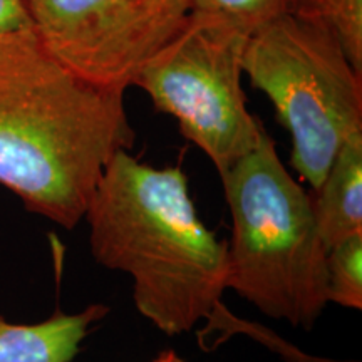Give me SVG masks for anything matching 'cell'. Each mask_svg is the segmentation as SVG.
I'll list each match as a JSON object with an SVG mask.
<instances>
[{"instance_id": "obj_1", "label": "cell", "mask_w": 362, "mask_h": 362, "mask_svg": "<svg viewBox=\"0 0 362 362\" xmlns=\"http://www.w3.org/2000/svg\"><path fill=\"white\" fill-rule=\"evenodd\" d=\"M134 139L124 93L67 69L33 27L0 34V185L27 211L74 230L107 161Z\"/></svg>"}, {"instance_id": "obj_2", "label": "cell", "mask_w": 362, "mask_h": 362, "mask_svg": "<svg viewBox=\"0 0 362 362\" xmlns=\"http://www.w3.org/2000/svg\"><path fill=\"white\" fill-rule=\"evenodd\" d=\"M84 220L94 260L131 275L136 309L161 332H189L221 302L228 242L198 216L180 166L155 168L121 149Z\"/></svg>"}, {"instance_id": "obj_3", "label": "cell", "mask_w": 362, "mask_h": 362, "mask_svg": "<svg viewBox=\"0 0 362 362\" xmlns=\"http://www.w3.org/2000/svg\"><path fill=\"white\" fill-rule=\"evenodd\" d=\"M220 180L232 215L226 288L270 319L310 330L329 304L327 248L310 193L285 168L267 131Z\"/></svg>"}, {"instance_id": "obj_4", "label": "cell", "mask_w": 362, "mask_h": 362, "mask_svg": "<svg viewBox=\"0 0 362 362\" xmlns=\"http://www.w3.org/2000/svg\"><path fill=\"white\" fill-rule=\"evenodd\" d=\"M242 71L292 138L291 165L315 189L339 149L362 133V74L327 30L288 12L248 34Z\"/></svg>"}, {"instance_id": "obj_5", "label": "cell", "mask_w": 362, "mask_h": 362, "mask_svg": "<svg viewBox=\"0 0 362 362\" xmlns=\"http://www.w3.org/2000/svg\"><path fill=\"white\" fill-rule=\"evenodd\" d=\"M248 30L215 13L192 12L183 29L136 76L153 106L173 116L180 133L210 158L218 175L260 141L242 88Z\"/></svg>"}, {"instance_id": "obj_6", "label": "cell", "mask_w": 362, "mask_h": 362, "mask_svg": "<svg viewBox=\"0 0 362 362\" xmlns=\"http://www.w3.org/2000/svg\"><path fill=\"white\" fill-rule=\"evenodd\" d=\"M34 33L67 69L126 93L183 29L193 0H24Z\"/></svg>"}, {"instance_id": "obj_7", "label": "cell", "mask_w": 362, "mask_h": 362, "mask_svg": "<svg viewBox=\"0 0 362 362\" xmlns=\"http://www.w3.org/2000/svg\"><path fill=\"white\" fill-rule=\"evenodd\" d=\"M107 312L106 305L90 304L76 314L57 310L35 324L8 322L0 315V362H72L90 327Z\"/></svg>"}, {"instance_id": "obj_8", "label": "cell", "mask_w": 362, "mask_h": 362, "mask_svg": "<svg viewBox=\"0 0 362 362\" xmlns=\"http://www.w3.org/2000/svg\"><path fill=\"white\" fill-rule=\"evenodd\" d=\"M310 198L325 248L362 232V133L342 144Z\"/></svg>"}, {"instance_id": "obj_9", "label": "cell", "mask_w": 362, "mask_h": 362, "mask_svg": "<svg viewBox=\"0 0 362 362\" xmlns=\"http://www.w3.org/2000/svg\"><path fill=\"white\" fill-rule=\"evenodd\" d=\"M287 12L327 30L362 74V0H288Z\"/></svg>"}, {"instance_id": "obj_10", "label": "cell", "mask_w": 362, "mask_h": 362, "mask_svg": "<svg viewBox=\"0 0 362 362\" xmlns=\"http://www.w3.org/2000/svg\"><path fill=\"white\" fill-rule=\"evenodd\" d=\"M327 300L347 309H362V232L327 248Z\"/></svg>"}, {"instance_id": "obj_11", "label": "cell", "mask_w": 362, "mask_h": 362, "mask_svg": "<svg viewBox=\"0 0 362 362\" xmlns=\"http://www.w3.org/2000/svg\"><path fill=\"white\" fill-rule=\"evenodd\" d=\"M205 322L206 327L198 332V342H200V347L203 351H214L216 346H220L221 342H225L226 339L235 336V334H247V336L253 337L255 341L269 346L270 349L277 352L285 362H341L324 359V357L302 354V352L298 351L297 347H293L292 344L284 342L282 337H279L277 334L269 332V330L260 327V325L245 322V320L232 315L228 309L223 305V302H218V304H216V307L211 310V314L208 315Z\"/></svg>"}, {"instance_id": "obj_12", "label": "cell", "mask_w": 362, "mask_h": 362, "mask_svg": "<svg viewBox=\"0 0 362 362\" xmlns=\"http://www.w3.org/2000/svg\"><path fill=\"white\" fill-rule=\"evenodd\" d=\"M288 0H193V11L228 17L252 33L255 27L287 12Z\"/></svg>"}, {"instance_id": "obj_13", "label": "cell", "mask_w": 362, "mask_h": 362, "mask_svg": "<svg viewBox=\"0 0 362 362\" xmlns=\"http://www.w3.org/2000/svg\"><path fill=\"white\" fill-rule=\"evenodd\" d=\"M33 27L24 0H0V34Z\"/></svg>"}, {"instance_id": "obj_14", "label": "cell", "mask_w": 362, "mask_h": 362, "mask_svg": "<svg viewBox=\"0 0 362 362\" xmlns=\"http://www.w3.org/2000/svg\"><path fill=\"white\" fill-rule=\"evenodd\" d=\"M153 362H187L183 359V357H180L178 354L173 349H168V351H163L160 356L156 357Z\"/></svg>"}]
</instances>
